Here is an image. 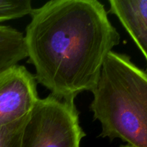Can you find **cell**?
Segmentation results:
<instances>
[{"instance_id":"obj_1","label":"cell","mask_w":147,"mask_h":147,"mask_svg":"<svg viewBox=\"0 0 147 147\" xmlns=\"http://www.w3.org/2000/svg\"><path fill=\"white\" fill-rule=\"evenodd\" d=\"M25 31L28 62L51 95L74 100L93 92L108 55L120 43L97 0H53L34 9Z\"/></svg>"},{"instance_id":"obj_7","label":"cell","mask_w":147,"mask_h":147,"mask_svg":"<svg viewBox=\"0 0 147 147\" xmlns=\"http://www.w3.org/2000/svg\"><path fill=\"white\" fill-rule=\"evenodd\" d=\"M33 9L30 0H0V22L31 15Z\"/></svg>"},{"instance_id":"obj_6","label":"cell","mask_w":147,"mask_h":147,"mask_svg":"<svg viewBox=\"0 0 147 147\" xmlns=\"http://www.w3.org/2000/svg\"><path fill=\"white\" fill-rule=\"evenodd\" d=\"M27 57L24 35L8 26L0 25V73Z\"/></svg>"},{"instance_id":"obj_3","label":"cell","mask_w":147,"mask_h":147,"mask_svg":"<svg viewBox=\"0 0 147 147\" xmlns=\"http://www.w3.org/2000/svg\"><path fill=\"white\" fill-rule=\"evenodd\" d=\"M84 136L74 100L50 94L39 99L29 114L21 147H80Z\"/></svg>"},{"instance_id":"obj_5","label":"cell","mask_w":147,"mask_h":147,"mask_svg":"<svg viewBox=\"0 0 147 147\" xmlns=\"http://www.w3.org/2000/svg\"><path fill=\"white\" fill-rule=\"evenodd\" d=\"M109 12L120 21L147 62V0H110Z\"/></svg>"},{"instance_id":"obj_9","label":"cell","mask_w":147,"mask_h":147,"mask_svg":"<svg viewBox=\"0 0 147 147\" xmlns=\"http://www.w3.org/2000/svg\"><path fill=\"white\" fill-rule=\"evenodd\" d=\"M120 147H134V146H131V145L129 144H126V145H121Z\"/></svg>"},{"instance_id":"obj_2","label":"cell","mask_w":147,"mask_h":147,"mask_svg":"<svg viewBox=\"0 0 147 147\" xmlns=\"http://www.w3.org/2000/svg\"><path fill=\"white\" fill-rule=\"evenodd\" d=\"M90 111L101 126L99 136L147 147V73L129 55L111 51L93 90Z\"/></svg>"},{"instance_id":"obj_8","label":"cell","mask_w":147,"mask_h":147,"mask_svg":"<svg viewBox=\"0 0 147 147\" xmlns=\"http://www.w3.org/2000/svg\"><path fill=\"white\" fill-rule=\"evenodd\" d=\"M28 116L0 127V147H21L23 129Z\"/></svg>"},{"instance_id":"obj_4","label":"cell","mask_w":147,"mask_h":147,"mask_svg":"<svg viewBox=\"0 0 147 147\" xmlns=\"http://www.w3.org/2000/svg\"><path fill=\"white\" fill-rule=\"evenodd\" d=\"M35 77L23 65L0 73V127L30 113L39 100Z\"/></svg>"}]
</instances>
